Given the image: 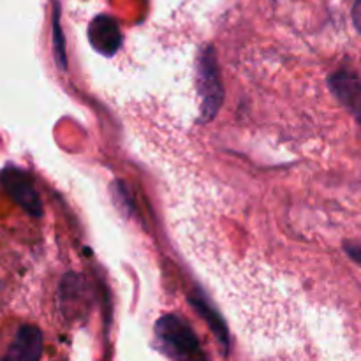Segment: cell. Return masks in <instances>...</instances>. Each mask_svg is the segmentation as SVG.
<instances>
[{"mask_svg":"<svg viewBox=\"0 0 361 361\" xmlns=\"http://www.w3.org/2000/svg\"><path fill=\"white\" fill-rule=\"evenodd\" d=\"M155 334L168 355L176 361H207L203 348L187 321L178 316H164L155 324Z\"/></svg>","mask_w":361,"mask_h":361,"instance_id":"1","label":"cell"},{"mask_svg":"<svg viewBox=\"0 0 361 361\" xmlns=\"http://www.w3.org/2000/svg\"><path fill=\"white\" fill-rule=\"evenodd\" d=\"M197 92L201 97V120L208 122L217 115L224 99V88L221 83L217 60L214 49H204L197 63Z\"/></svg>","mask_w":361,"mask_h":361,"instance_id":"2","label":"cell"},{"mask_svg":"<svg viewBox=\"0 0 361 361\" xmlns=\"http://www.w3.org/2000/svg\"><path fill=\"white\" fill-rule=\"evenodd\" d=\"M42 355V334L34 324H18L13 337L0 353V361H39Z\"/></svg>","mask_w":361,"mask_h":361,"instance_id":"3","label":"cell"},{"mask_svg":"<svg viewBox=\"0 0 361 361\" xmlns=\"http://www.w3.org/2000/svg\"><path fill=\"white\" fill-rule=\"evenodd\" d=\"M2 182L6 185L7 192L14 197V201L25 212H28L34 217H39L42 214V203L39 200L37 190L34 189L30 178L23 171H18L14 168L6 169L2 173Z\"/></svg>","mask_w":361,"mask_h":361,"instance_id":"4","label":"cell"},{"mask_svg":"<svg viewBox=\"0 0 361 361\" xmlns=\"http://www.w3.org/2000/svg\"><path fill=\"white\" fill-rule=\"evenodd\" d=\"M328 85H330V90L334 92L335 97L341 101V104L355 116L356 120L361 123V80L356 78L355 74L345 73V71H341V73L331 74L330 80H328Z\"/></svg>","mask_w":361,"mask_h":361,"instance_id":"5","label":"cell"},{"mask_svg":"<svg viewBox=\"0 0 361 361\" xmlns=\"http://www.w3.org/2000/svg\"><path fill=\"white\" fill-rule=\"evenodd\" d=\"M88 39L94 49H97L101 55L111 56L118 51L122 44V34H120L118 23L109 16H97L92 20L88 27Z\"/></svg>","mask_w":361,"mask_h":361,"instance_id":"6","label":"cell"},{"mask_svg":"<svg viewBox=\"0 0 361 361\" xmlns=\"http://www.w3.org/2000/svg\"><path fill=\"white\" fill-rule=\"evenodd\" d=\"M190 303L194 305V309L197 310V312L201 314V317H203L204 321L208 323V326L212 328V331L215 334V337L221 341V344L224 345V348H228L229 344V337H228V330H226V324L222 323V319L219 317V314L215 312L214 309H212L210 305H208L204 300L197 298V296H190Z\"/></svg>","mask_w":361,"mask_h":361,"instance_id":"7","label":"cell"},{"mask_svg":"<svg viewBox=\"0 0 361 361\" xmlns=\"http://www.w3.org/2000/svg\"><path fill=\"white\" fill-rule=\"evenodd\" d=\"M353 21H355L356 28L361 32V0H356L355 7H353Z\"/></svg>","mask_w":361,"mask_h":361,"instance_id":"8","label":"cell"}]
</instances>
